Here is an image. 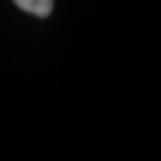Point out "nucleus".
Here are the masks:
<instances>
[{"label":"nucleus","mask_w":161,"mask_h":161,"mask_svg":"<svg viewBox=\"0 0 161 161\" xmlns=\"http://www.w3.org/2000/svg\"><path fill=\"white\" fill-rule=\"evenodd\" d=\"M22 9L36 16H48L53 9V0H14Z\"/></svg>","instance_id":"1"}]
</instances>
